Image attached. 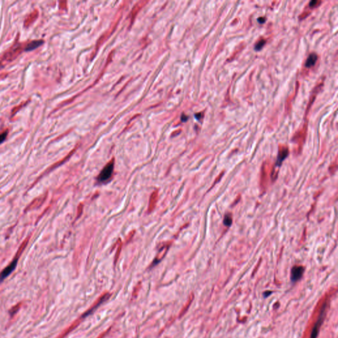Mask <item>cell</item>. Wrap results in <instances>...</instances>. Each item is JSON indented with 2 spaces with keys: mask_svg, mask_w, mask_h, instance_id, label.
<instances>
[{
  "mask_svg": "<svg viewBox=\"0 0 338 338\" xmlns=\"http://www.w3.org/2000/svg\"><path fill=\"white\" fill-rule=\"evenodd\" d=\"M169 247V245H165V247H163L162 248H160L159 252L155 258V262L157 261V262H159L160 260H161V259L164 257V256L166 254V253L167 252V250H168Z\"/></svg>",
  "mask_w": 338,
  "mask_h": 338,
  "instance_id": "9",
  "label": "cell"
},
{
  "mask_svg": "<svg viewBox=\"0 0 338 338\" xmlns=\"http://www.w3.org/2000/svg\"><path fill=\"white\" fill-rule=\"evenodd\" d=\"M271 293H272V292H271V291H265V293H264V297H268V296H270V295H271Z\"/></svg>",
  "mask_w": 338,
  "mask_h": 338,
  "instance_id": "14",
  "label": "cell"
},
{
  "mask_svg": "<svg viewBox=\"0 0 338 338\" xmlns=\"http://www.w3.org/2000/svg\"><path fill=\"white\" fill-rule=\"evenodd\" d=\"M318 60V55L315 53H312L309 55V56L308 57L307 60L305 62V66L308 68H310L313 67V65H315L316 62Z\"/></svg>",
  "mask_w": 338,
  "mask_h": 338,
  "instance_id": "7",
  "label": "cell"
},
{
  "mask_svg": "<svg viewBox=\"0 0 338 338\" xmlns=\"http://www.w3.org/2000/svg\"><path fill=\"white\" fill-rule=\"evenodd\" d=\"M232 217L230 215H226L225 216V218H224V221H223V223H224V225L225 226H227V227H230L232 224Z\"/></svg>",
  "mask_w": 338,
  "mask_h": 338,
  "instance_id": "11",
  "label": "cell"
},
{
  "mask_svg": "<svg viewBox=\"0 0 338 338\" xmlns=\"http://www.w3.org/2000/svg\"><path fill=\"white\" fill-rule=\"evenodd\" d=\"M326 304H327V303L326 302V303L324 304L322 307V310L320 311V316H319V317H318V320L316 321V324H315V325L314 326L313 330H312V331H311L310 338H317V337H318L320 328L322 326V323H323V320L324 318L325 314H326V309L327 308Z\"/></svg>",
  "mask_w": 338,
  "mask_h": 338,
  "instance_id": "3",
  "label": "cell"
},
{
  "mask_svg": "<svg viewBox=\"0 0 338 338\" xmlns=\"http://www.w3.org/2000/svg\"><path fill=\"white\" fill-rule=\"evenodd\" d=\"M288 153H289L288 149L287 148H285V147H284V148L281 149L280 150V151H279V153H278L277 161H276V163H275V166H281L282 162H283L284 159L287 157Z\"/></svg>",
  "mask_w": 338,
  "mask_h": 338,
  "instance_id": "5",
  "label": "cell"
},
{
  "mask_svg": "<svg viewBox=\"0 0 338 338\" xmlns=\"http://www.w3.org/2000/svg\"><path fill=\"white\" fill-rule=\"evenodd\" d=\"M114 169V160L112 159V160L106 164L103 169L101 170L99 175L97 177V180L98 182L104 183L107 182L109 180L112 176L113 171Z\"/></svg>",
  "mask_w": 338,
  "mask_h": 338,
  "instance_id": "2",
  "label": "cell"
},
{
  "mask_svg": "<svg viewBox=\"0 0 338 338\" xmlns=\"http://www.w3.org/2000/svg\"><path fill=\"white\" fill-rule=\"evenodd\" d=\"M304 271V268L301 265H296L291 270V280L293 282H297L303 277Z\"/></svg>",
  "mask_w": 338,
  "mask_h": 338,
  "instance_id": "4",
  "label": "cell"
},
{
  "mask_svg": "<svg viewBox=\"0 0 338 338\" xmlns=\"http://www.w3.org/2000/svg\"><path fill=\"white\" fill-rule=\"evenodd\" d=\"M317 3H318L317 1H311L309 3L310 7H314V6L316 5V4H317Z\"/></svg>",
  "mask_w": 338,
  "mask_h": 338,
  "instance_id": "15",
  "label": "cell"
},
{
  "mask_svg": "<svg viewBox=\"0 0 338 338\" xmlns=\"http://www.w3.org/2000/svg\"><path fill=\"white\" fill-rule=\"evenodd\" d=\"M43 40H33L30 42H28V44L25 46L24 50L25 51H31L34 50L35 48L40 46V45L43 44Z\"/></svg>",
  "mask_w": 338,
  "mask_h": 338,
  "instance_id": "6",
  "label": "cell"
},
{
  "mask_svg": "<svg viewBox=\"0 0 338 338\" xmlns=\"http://www.w3.org/2000/svg\"><path fill=\"white\" fill-rule=\"evenodd\" d=\"M157 198H158V193H157V191L154 192L152 193L151 196V199H150V202H149V211H151L153 209V208H155V203H157Z\"/></svg>",
  "mask_w": 338,
  "mask_h": 338,
  "instance_id": "8",
  "label": "cell"
},
{
  "mask_svg": "<svg viewBox=\"0 0 338 338\" xmlns=\"http://www.w3.org/2000/svg\"><path fill=\"white\" fill-rule=\"evenodd\" d=\"M7 134H8V131H5V132L0 134V144L2 143L5 140L6 137L7 136Z\"/></svg>",
  "mask_w": 338,
  "mask_h": 338,
  "instance_id": "12",
  "label": "cell"
},
{
  "mask_svg": "<svg viewBox=\"0 0 338 338\" xmlns=\"http://www.w3.org/2000/svg\"><path fill=\"white\" fill-rule=\"evenodd\" d=\"M265 44V40H264V39H262L260 41H258L256 44L255 46H254V50L256 51H259L261 49L263 48Z\"/></svg>",
  "mask_w": 338,
  "mask_h": 338,
  "instance_id": "10",
  "label": "cell"
},
{
  "mask_svg": "<svg viewBox=\"0 0 338 338\" xmlns=\"http://www.w3.org/2000/svg\"><path fill=\"white\" fill-rule=\"evenodd\" d=\"M265 21V18H264V17H260V18L258 19V22L260 24L264 23Z\"/></svg>",
  "mask_w": 338,
  "mask_h": 338,
  "instance_id": "13",
  "label": "cell"
},
{
  "mask_svg": "<svg viewBox=\"0 0 338 338\" xmlns=\"http://www.w3.org/2000/svg\"><path fill=\"white\" fill-rule=\"evenodd\" d=\"M28 239L27 240H25L23 243L22 244V245H21V247L19 248V250L17 253V255L15 256V258L13 259V260L11 262V263L9 264V265H7V267H6L4 270H3L1 273H0V283H1V282L4 281L5 278H7L9 275H10L13 271L15 268H16V265L17 264V262H18V260L19 257H20V256L21 255V254L22 253V252L25 250V248L27 247V244L28 243Z\"/></svg>",
  "mask_w": 338,
  "mask_h": 338,
  "instance_id": "1",
  "label": "cell"
}]
</instances>
